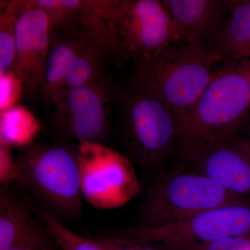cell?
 I'll list each match as a JSON object with an SVG mask.
<instances>
[{"mask_svg":"<svg viewBox=\"0 0 250 250\" xmlns=\"http://www.w3.org/2000/svg\"><path fill=\"white\" fill-rule=\"evenodd\" d=\"M221 60L202 41L177 42L155 57L134 61L133 82L166 102L180 119L217 76Z\"/></svg>","mask_w":250,"mask_h":250,"instance_id":"1","label":"cell"},{"mask_svg":"<svg viewBox=\"0 0 250 250\" xmlns=\"http://www.w3.org/2000/svg\"><path fill=\"white\" fill-rule=\"evenodd\" d=\"M120 98L125 149L130 161L154 181L165 172L183 136L179 117L166 102L134 82Z\"/></svg>","mask_w":250,"mask_h":250,"instance_id":"2","label":"cell"},{"mask_svg":"<svg viewBox=\"0 0 250 250\" xmlns=\"http://www.w3.org/2000/svg\"><path fill=\"white\" fill-rule=\"evenodd\" d=\"M20 184L49 213L62 220L78 218L83 195L77 148L64 144L32 143L17 156Z\"/></svg>","mask_w":250,"mask_h":250,"instance_id":"3","label":"cell"},{"mask_svg":"<svg viewBox=\"0 0 250 250\" xmlns=\"http://www.w3.org/2000/svg\"><path fill=\"white\" fill-rule=\"evenodd\" d=\"M250 120V59L221 69L180 118L183 136L217 142L236 137Z\"/></svg>","mask_w":250,"mask_h":250,"instance_id":"4","label":"cell"},{"mask_svg":"<svg viewBox=\"0 0 250 250\" xmlns=\"http://www.w3.org/2000/svg\"><path fill=\"white\" fill-rule=\"evenodd\" d=\"M250 205V197L228 191L199 174L174 168L153 181L138 211L136 226L178 223L229 205Z\"/></svg>","mask_w":250,"mask_h":250,"instance_id":"5","label":"cell"},{"mask_svg":"<svg viewBox=\"0 0 250 250\" xmlns=\"http://www.w3.org/2000/svg\"><path fill=\"white\" fill-rule=\"evenodd\" d=\"M111 24L121 55L149 59L179 42L170 15L161 0H99Z\"/></svg>","mask_w":250,"mask_h":250,"instance_id":"6","label":"cell"},{"mask_svg":"<svg viewBox=\"0 0 250 250\" xmlns=\"http://www.w3.org/2000/svg\"><path fill=\"white\" fill-rule=\"evenodd\" d=\"M108 233L152 242L166 250H200L223 238L250 236V205L224 206L178 223L135 225Z\"/></svg>","mask_w":250,"mask_h":250,"instance_id":"7","label":"cell"},{"mask_svg":"<svg viewBox=\"0 0 250 250\" xmlns=\"http://www.w3.org/2000/svg\"><path fill=\"white\" fill-rule=\"evenodd\" d=\"M76 148L82 195L90 206L113 209L139 193L141 187L130 159L103 144L80 143Z\"/></svg>","mask_w":250,"mask_h":250,"instance_id":"8","label":"cell"},{"mask_svg":"<svg viewBox=\"0 0 250 250\" xmlns=\"http://www.w3.org/2000/svg\"><path fill=\"white\" fill-rule=\"evenodd\" d=\"M175 168L210 179L236 195L250 197V156L236 137L217 142L182 136Z\"/></svg>","mask_w":250,"mask_h":250,"instance_id":"9","label":"cell"},{"mask_svg":"<svg viewBox=\"0 0 250 250\" xmlns=\"http://www.w3.org/2000/svg\"><path fill=\"white\" fill-rule=\"evenodd\" d=\"M114 94L103 76L73 88L54 104V127L67 139L103 144Z\"/></svg>","mask_w":250,"mask_h":250,"instance_id":"10","label":"cell"},{"mask_svg":"<svg viewBox=\"0 0 250 250\" xmlns=\"http://www.w3.org/2000/svg\"><path fill=\"white\" fill-rule=\"evenodd\" d=\"M16 15V57L12 71L24 93L39 92L50 45V21L36 0L12 1Z\"/></svg>","mask_w":250,"mask_h":250,"instance_id":"11","label":"cell"},{"mask_svg":"<svg viewBox=\"0 0 250 250\" xmlns=\"http://www.w3.org/2000/svg\"><path fill=\"white\" fill-rule=\"evenodd\" d=\"M24 248L58 250L31 202L21 199L11 185L0 188V250Z\"/></svg>","mask_w":250,"mask_h":250,"instance_id":"12","label":"cell"},{"mask_svg":"<svg viewBox=\"0 0 250 250\" xmlns=\"http://www.w3.org/2000/svg\"><path fill=\"white\" fill-rule=\"evenodd\" d=\"M233 1L162 0L170 15L179 42L200 41L213 46Z\"/></svg>","mask_w":250,"mask_h":250,"instance_id":"13","label":"cell"},{"mask_svg":"<svg viewBox=\"0 0 250 250\" xmlns=\"http://www.w3.org/2000/svg\"><path fill=\"white\" fill-rule=\"evenodd\" d=\"M210 50L222 59H250V0L232 1Z\"/></svg>","mask_w":250,"mask_h":250,"instance_id":"14","label":"cell"},{"mask_svg":"<svg viewBox=\"0 0 250 250\" xmlns=\"http://www.w3.org/2000/svg\"><path fill=\"white\" fill-rule=\"evenodd\" d=\"M39 124L31 112L14 106L1 112L0 142L22 148L33 142L39 132Z\"/></svg>","mask_w":250,"mask_h":250,"instance_id":"15","label":"cell"},{"mask_svg":"<svg viewBox=\"0 0 250 250\" xmlns=\"http://www.w3.org/2000/svg\"><path fill=\"white\" fill-rule=\"evenodd\" d=\"M31 208L45 225L60 250H106L88 236H82L67 228L62 220L39 206L31 203Z\"/></svg>","mask_w":250,"mask_h":250,"instance_id":"16","label":"cell"},{"mask_svg":"<svg viewBox=\"0 0 250 250\" xmlns=\"http://www.w3.org/2000/svg\"><path fill=\"white\" fill-rule=\"evenodd\" d=\"M0 14V75L11 71L16 57V15L12 1L3 6Z\"/></svg>","mask_w":250,"mask_h":250,"instance_id":"17","label":"cell"},{"mask_svg":"<svg viewBox=\"0 0 250 250\" xmlns=\"http://www.w3.org/2000/svg\"><path fill=\"white\" fill-rule=\"evenodd\" d=\"M88 237L106 250H166L152 242L111 233L89 235Z\"/></svg>","mask_w":250,"mask_h":250,"instance_id":"18","label":"cell"},{"mask_svg":"<svg viewBox=\"0 0 250 250\" xmlns=\"http://www.w3.org/2000/svg\"><path fill=\"white\" fill-rule=\"evenodd\" d=\"M0 111L13 107L24 89L21 81L12 70L0 75Z\"/></svg>","mask_w":250,"mask_h":250,"instance_id":"19","label":"cell"},{"mask_svg":"<svg viewBox=\"0 0 250 250\" xmlns=\"http://www.w3.org/2000/svg\"><path fill=\"white\" fill-rule=\"evenodd\" d=\"M13 147L0 143V183L8 186L21 182V171L17 159L12 151Z\"/></svg>","mask_w":250,"mask_h":250,"instance_id":"20","label":"cell"},{"mask_svg":"<svg viewBox=\"0 0 250 250\" xmlns=\"http://www.w3.org/2000/svg\"><path fill=\"white\" fill-rule=\"evenodd\" d=\"M200 250H250V236L223 238Z\"/></svg>","mask_w":250,"mask_h":250,"instance_id":"21","label":"cell"},{"mask_svg":"<svg viewBox=\"0 0 250 250\" xmlns=\"http://www.w3.org/2000/svg\"><path fill=\"white\" fill-rule=\"evenodd\" d=\"M236 142L239 145L242 149L250 156V141L248 139H238L236 137Z\"/></svg>","mask_w":250,"mask_h":250,"instance_id":"22","label":"cell"},{"mask_svg":"<svg viewBox=\"0 0 250 250\" xmlns=\"http://www.w3.org/2000/svg\"><path fill=\"white\" fill-rule=\"evenodd\" d=\"M4 250H35L31 249H24V248H11V249H6Z\"/></svg>","mask_w":250,"mask_h":250,"instance_id":"23","label":"cell"},{"mask_svg":"<svg viewBox=\"0 0 250 250\" xmlns=\"http://www.w3.org/2000/svg\"><path fill=\"white\" fill-rule=\"evenodd\" d=\"M248 141H250V129H249V137H248Z\"/></svg>","mask_w":250,"mask_h":250,"instance_id":"24","label":"cell"}]
</instances>
